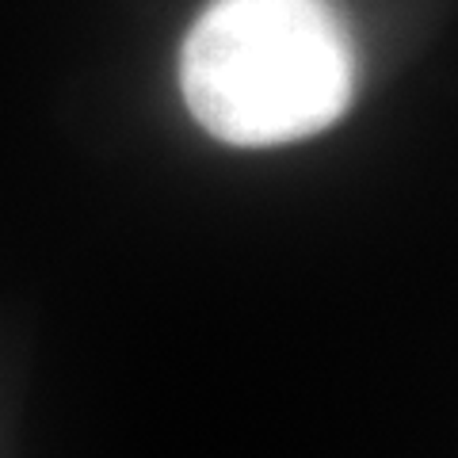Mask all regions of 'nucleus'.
Wrapping results in <instances>:
<instances>
[{
    "label": "nucleus",
    "instance_id": "nucleus-1",
    "mask_svg": "<svg viewBox=\"0 0 458 458\" xmlns=\"http://www.w3.org/2000/svg\"><path fill=\"white\" fill-rule=\"evenodd\" d=\"M180 89L225 146L302 141L355 96L348 23L333 0H210L183 38Z\"/></svg>",
    "mask_w": 458,
    "mask_h": 458
}]
</instances>
